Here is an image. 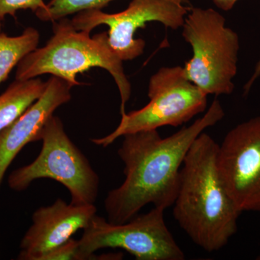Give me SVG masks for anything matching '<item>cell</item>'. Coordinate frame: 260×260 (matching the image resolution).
Masks as SVG:
<instances>
[{
  "label": "cell",
  "instance_id": "obj_5",
  "mask_svg": "<svg viewBox=\"0 0 260 260\" xmlns=\"http://www.w3.org/2000/svg\"><path fill=\"white\" fill-rule=\"evenodd\" d=\"M42 148L37 158L19 168L8 178L13 190H25L39 179H54L70 191L72 204H94L100 179L85 155L70 139L62 121L52 115L41 132Z\"/></svg>",
  "mask_w": 260,
  "mask_h": 260
},
{
  "label": "cell",
  "instance_id": "obj_19",
  "mask_svg": "<svg viewBox=\"0 0 260 260\" xmlns=\"http://www.w3.org/2000/svg\"><path fill=\"white\" fill-rule=\"evenodd\" d=\"M2 20L0 19V31H1L2 29V23H1Z\"/></svg>",
  "mask_w": 260,
  "mask_h": 260
},
{
  "label": "cell",
  "instance_id": "obj_1",
  "mask_svg": "<svg viewBox=\"0 0 260 260\" xmlns=\"http://www.w3.org/2000/svg\"><path fill=\"white\" fill-rule=\"evenodd\" d=\"M224 116L221 104L215 99L203 117L167 138H161L157 129L124 135L118 155L124 164L125 179L104 202L108 221L125 223L148 204L164 210L172 207L188 150L201 133Z\"/></svg>",
  "mask_w": 260,
  "mask_h": 260
},
{
  "label": "cell",
  "instance_id": "obj_7",
  "mask_svg": "<svg viewBox=\"0 0 260 260\" xmlns=\"http://www.w3.org/2000/svg\"><path fill=\"white\" fill-rule=\"evenodd\" d=\"M164 211L155 208L123 223L95 215L79 239L81 260L97 259L104 248L121 249L138 260H184L185 254L168 229Z\"/></svg>",
  "mask_w": 260,
  "mask_h": 260
},
{
  "label": "cell",
  "instance_id": "obj_18",
  "mask_svg": "<svg viewBox=\"0 0 260 260\" xmlns=\"http://www.w3.org/2000/svg\"><path fill=\"white\" fill-rule=\"evenodd\" d=\"M238 1L239 0H213L214 4L216 5L217 8L223 11H229L232 10Z\"/></svg>",
  "mask_w": 260,
  "mask_h": 260
},
{
  "label": "cell",
  "instance_id": "obj_14",
  "mask_svg": "<svg viewBox=\"0 0 260 260\" xmlns=\"http://www.w3.org/2000/svg\"><path fill=\"white\" fill-rule=\"evenodd\" d=\"M116 0H50L44 10L35 13L42 21L56 22L68 15L90 10H102Z\"/></svg>",
  "mask_w": 260,
  "mask_h": 260
},
{
  "label": "cell",
  "instance_id": "obj_15",
  "mask_svg": "<svg viewBox=\"0 0 260 260\" xmlns=\"http://www.w3.org/2000/svg\"><path fill=\"white\" fill-rule=\"evenodd\" d=\"M47 3L44 0H0V19L4 20L8 15L15 16L17 12L30 10L37 13L44 10Z\"/></svg>",
  "mask_w": 260,
  "mask_h": 260
},
{
  "label": "cell",
  "instance_id": "obj_12",
  "mask_svg": "<svg viewBox=\"0 0 260 260\" xmlns=\"http://www.w3.org/2000/svg\"><path fill=\"white\" fill-rule=\"evenodd\" d=\"M47 87L39 78L15 80L0 95V132L14 122L38 99Z\"/></svg>",
  "mask_w": 260,
  "mask_h": 260
},
{
  "label": "cell",
  "instance_id": "obj_20",
  "mask_svg": "<svg viewBox=\"0 0 260 260\" xmlns=\"http://www.w3.org/2000/svg\"><path fill=\"white\" fill-rule=\"evenodd\" d=\"M256 259H259L260 260V255L259 256H257V258H256Z\"/></svg>",
  "mask_w": 260,
  "mask_h": 260
},
{
  "label": "cell",
  "instance_id": "obj_2",
  "mask_svg": "<svg viewBox=\"0 0 260 260\" xmlns=\"http://www.w3.org/2000/svg\"><path fill=\"white\" fill-rule=\"evenodd\" d=\"M219 145L203 132L186 153L173 215L191 240L208 252L226 246L237 232L238 209L224 186L218 167Z\"/></svg>",
  "mask_w": 260,
  "mask_h": 260
},
{
  "label": "cell",
  "instance_id": "obj_11",
  "mask_svg": "<svg viewBox=\"0 0 260 260\" xmlns=\"http://www.w3.org/2000/svg\"><path fill=\"white\" fill-rule=\"evenodd\" d=\"M71 87L51 76L44 93L18 119L0 132V186L17 155L28 143L40 140L41 132L50 116L71 100Z\"/></svg>",
  "mask_w": 260,
  "mask_h": 260
},
{
  "label": "cell",
  "instance_id": "obj_10",
  "mask_svg": "<svg viewBox=\"0 0 260 260\" xmlns=\"http://www.w3.org/2000/svg\"><path fill=\"white\" fill-rule=\"evenodd\" d=\"M96 212L94 204L68 205L61 199L39 208L32 214V225L22 239L18 259L42 260L78 230L88 227Z\"/></svg>",
  "mask_w": 260,
  "mask_h": 260
},
{
  "label": "cell",
  "instance_id": "obj_4",
  "mask_svg": "<svg viewBox=\"0 0 260 260\" xmlns=\"http://www.w3.org/2000/svg\"><path fill=\"white\" fill-rule=\"evenodd\" d=\"M183 39L193 56L183 67L184 75L207 95H231L237 74L240 41L213 8L191 7L183 24Z\"/></svg>",
  "mask_w": 260,
  "mask_h": 260
},
{
  "label": "cell",
  "instance_id": "obj_17",
  "mask_svg": "<svg viewBox=\"0 0 260 260\" xmlns=\"http://www.w3.org/2000/svg\"><path fill=\"white\" fill-rule=\"evenodd\" d=\"M260 77V58L256 64L254 68V72L249 78V80L246 82L245 85L244 86V95H246L250 92L251 88H252L254 84L255 83L256 80Z\"/></svg>",
  "mask_w": 260,
  "mask_h": 260
},
{
  "label": "cell",
  "instance_id": "obj_3",
  "mask_svg": "<svg viewBox=\"0 0 260 260\" xmlns=\"http://www.w3.org/2000/svg\"><path fill=\"white\" fill-rule=\"evenodd\" d=\"M53 32L44 47L37 48L20 61L15 80H30L49 74L64 80L73 88L81 85L77 75L91 68H102L114 78L120 93V114H125L131 84L124 73L123 61L111 47L108 32L91 37L90 32L77 30L68 18L56 21Z\"/></svg>",
  "mask_w": 260,
  "mask_h": 260
},
{
  "label": "cell",
  "instance_id": "obj_13",
  "mask_svg": "<svg viewBox=\"0 0 260 260\" xmlns=\"http://www.w3.org/2000/svg\"><path fill=\"white\" fill-rule=\"evenodd\" d=\"M39 41L40 34L32 27L18 37L0 34V85L23 58L37 49Z\"/></svg>",
  "mask_w": 260,
  "mask_h": 260
},
{
  "label": "cell",
  "instance_id": "obj_16",
  "mask_svg": "<svg viewBox=\"0 0 260 260\" xmlns=\"http://www.w3.org/2000/svg\"><path fill=\"white\" fill-rule=\"evenodd\" d=\"M42 260H81L79 240L71 238L63 245L48 253Z\"/></svg>",
  "mask_w": 260,
  "mask_h": 260
},
{
  "label": "cell",
  "instance_id": "obj_9",
  "mask_svg": "<svg viewBox=\"0 0 260 260\" xmlns=\"http://www.w3.org/2000/svg\"><path fill=\"white\" fill-rule=\"evenodd\" d=\"M219 174L241 212H260V116L238 124L219 145Z\"/></svg>",
  "mask_w": 260,
  "mask_h": 260
},
{
  "label": "cell",
  "instance_id": "obj_8",
  "mask_svg": "<svg viewBox=\"0 0 260 260\" xmlns=\"http://www.w3.org/2000/svg\"><path fill=\"white\" fill-rule=\"evenodd\" d=\"M189 0H132L126 9L117 13L90 10L75 14L72 20L77 30L90 32L101 25L109 26V42L122 61L136 59L144 52L145 42L135 39L138 29L150 22H158L166 28L182 27L190 10Z\"/></svg>",
  "mask_w": 260,
  "mask_h": 260
},
{
  "label": "cell",
  "instance_id": "obj_6",
  "mask_svg": "<svg viewBox=\"0 0 260 260\" xmlns=\"http://www.w3.org/2000/svg\"><path fill=\"white\" fill-rule=\"evenodd\" d=\"M148 95L146 106L121 115L120 123L111 134L92 139V143L107 148L125 135L181 126L208 107V95L186 78L181 66L164 67L152 75Z\"/></svg>",
  "mask_w": 260,
  "mask_h": 260
}]
</instances>
